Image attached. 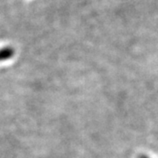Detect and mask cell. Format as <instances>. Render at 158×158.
Masks as SVG:
<instances>
[{
    "label": "cell",
    "mask_w": 158,
    "mask_h": 158,
    "mask_svg": "<svg viewBox=\"0 0 158 158\" xmlns=\"http://www.w3.org/2000/svg\"><path fill=\"white\" fill-rule=\"evenodd\" d=\"M15 51L11 47H6L0 49V62H4L11 59L14 56Z\"/></svg>",
    "instance_id": "6da1fadb"
},
{
    "label": "cell",
    "mask_w": 158,
    "mask_h": 158,
    "mask_svg": "<svg viewBox=\"0 0 158 158\" xmlns=\"http://www.w3.org/2000/svg\"><path fill=\"white\" fill-rule=\"evenodd\" d=\"M139 158H148V156H143V155H142V156H139Z\"/></svg>",
    "instance_id": "7a4b0ae2"
}]
</instances>
